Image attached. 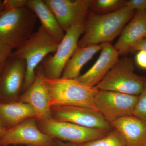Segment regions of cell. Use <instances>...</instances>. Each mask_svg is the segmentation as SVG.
<instances>
[{
    "label": "cell",
    "instance_id": "obj_1",
    "mask_svg": "<svg viewBox=\"0 0 146 146\" xmlns=\"http://www.w3.org/2000/svg\"><path fill=\"white\" fill-rule=\"evenodd\" d=\"M135 11L124 7L106 14L89 12L85 21L84 34L78 41V48L110 43L121 33Z\"/></svg>",
    "mask_w": 146,
    "mask_h": 146
},
{
    "label": "cell",
    "instance_id": "obj_2",
    "mask_svg": "<svg viewBox=\"0 0 146 146\" xmlns=\"http://www.w3.org/2000/svg\"><path fill=\"white\" fill-rule=\"evenodd\" d=\"M60 41L50 35L43 27L16 48L11 56L25 60L26 71L23 88L27 90L32 84L39 64L51 53L56 51Z\"/></svg>",
    "mask_w": 146,
    "mask_h": 146
},
{
    "label": "cell",
    "instance_id": "obj_3",
    "mask_svg": "<svg viewBox=\"0 0 146 146\" xmlns=\"http://www.w3.org/2000/svg\"><path fill=\"white\" fill-rule=\"evenodd\" d=\"M51 107L77 106L97 110L94 99L98 90L86 86L76 79L46 78ZM98 111V110H97Z\"/></svg>",
    "mask_w": 146,
    "mask_h": 146
},
{
    "label": "cell",
    "instance_id": "obj_4",
    "mask_svg": "<svg viewBox=\"0 0 146 146\" xmlns=\"http://www.w3.org/2000/svg\"><path fill=\"white\" fill-rule=\"evenodd\" d=\"M36 18L27 7L3 11L0 15V41L16 49L33 33Z\"/></svg>",
    "mask_w": 146,
    "mask_h": 146
},
{
    "label": "cell",
    "instance_id": "obj_5",
    "mask_svg": "<svg viewBox=\"0 0 146 146\" xmlns=\"http://www.w3.org/2000/svg\"><path fill=\"white\" fill-rule=\"evenodd\" d=\"M134 70L132 58L125 57L119 59L95 87L99 90L138 96L145 87L146 78L136 74Z\"/></svg>",
    "mask_w": 146,
    "mask_h": 146
},
{
    "label": "cell",
    "instance_id": "obj_6",
    "mask_svg": "<svg viewBox=\"0 0 146 146\" xmlns=\"http://www.w3.org/2000/svg\"><path fill=\"white\" fill-rule=\"evenodd\" d=\"M85 23L73 26L65 32V35L53 55L46 57L42 65L49 78L61 77L65 66L78 48L80 36L84 32Z\"/></svg>",
    "mask_w": 146,
    "mask_h": 146
},
{
    "label": "cell",
    "instance_id": "obj_7",
    "mask_svg": "<svg viewBox=\"0 0 146 146\" xmlns=\"http://www.w3.org/2000/svg\"><path fill=\"white\" fill-rule=\"evenodd\" d=\"M138 97L98 90L94 97V104L97 110L110 124L120 118L133 115Z\"/></svg>",
    "mask_w": 146,
    "mask_h": 146
},
{
    "label": "cell",
    "instance_id": "obj_8",
    "mask_svg": "<svg viewBox=\"0 0 146 146\" xmlns=\"http://www.w3.org/2000/svg\"><path fill=\"white\" fill-rule=\"evenodd\" d=\"M42 128L45 133L51 137L77 145L102 138L110 131L84 127L52 118L43 121Z\"/></svg>",
    "mask_w": 146,
    "mask_h": 146
},
{
    "label": "cell",
    "instance_id": "obj_9",
    "mask_svg": "<svg viewBox=\"0 0 146 146\" xmlns=\"http://www.w3.org/2000/svg\"><path fill=\"white\" fill-rule=\"evenodd\" d=\"M55 119L75 124L84 127L112 130V126L100 113L91 108L77 106H63L51 108Z\"/></svg>",
    "mask_w": 146,
    "mask_h": 146
},
{
    "label": "cell",
    "instance_id": "obj_10",
    "mask_svg": "<svg viewBox=\"0 0 146 146\" xmlns=\"http://www.w3.org/2000/svg\"><path fill=\"white\" fill-rule=\"evenodd\" d=\"M64 31L84 24L89 13L90 0H44Z\"/></svg>",
    "mask_w": 146,
    "mask_h": 146
},
{
    "label": "cell",
    "instance_id": "obj_11",
    "mask_svg": "<svg viewBox=\"0 0 146 146\" xmlns=\"http://www.w3.org/2000/svg\"><path fill=\"white\" fill-rule=\"evenodd\" d=\"M52 137L38 129L35 120L28 119L5 130L0 138V145L25 144L34 146H50Z\"/></svg>",
    "mask_w": 146,
    "mask_h": 146
},
{
    "label": "cell",
    "instance_id": "obj_12",
    "mask_svg": "<svg viewBox=\"0 0 146 146\" xmlns=\"http://www.w3.org/2000/svg\"><path fill=\"white\" fill-rule=\"evenodd\" d=\"M46 76L42 65L36 70L35 80L21 97V101L29 104L34 110L36 117L42 120L51 118L50 96Z\"/></svg>",
    "mask_w": 146,
    "mask_h": 146
},
{
    "label": "cell",
    "instance_id": "obj_13",
    "mask_svg": "<svg viewBox=\"0 0 146 146\" xmlns=\"http://www.w3.org/2000/svg\"><path fill=\"white\" fill-rule=\"evenodd\" d=\"M0 77V94L7 98L16 97L23 87L26 64L25 60L10 56L3 63Z\"/></svg>",
    "mask_w": 146,
    "mask_h": 146
},
{
    "label": "cell",
    "instance_id": "obj_14",
    "mask_svg": "<svg viewBox=\"0 0 146 146\" xmlns=\"http://www.w3.org/2000/svg\"><path fill=\"white\" fill-rule=\"evenodd\" d=\"M101 52L94 65L76 78L89 87H95L107 74L119 60V54L110 43L101 44Z\"/></svg>",
    "mask_w": 146,
    "mask_h": 146
},
{
    "label": "cell",
    "instance_id": "obj_15",
    "mask_svg": "<svg viewBox=\"0 0 146 146\" xmlns=\"http://www.w3.org/2000/svg\"><path fill=\"white\" fill-rule=\"evenodd\" d=\"M114 46L119 54L129 52L133 46L146 38V10L136 11Z\"/></svg>",
    "mask_w": 146,
    "mask_h": 146
},
{
    "label": "cell",
    "instance_id": "obj_16",
    "mask_svg": "<svg viewBox=\"0 0 146 146\" xmlns=\"http://www.w3.org/2000/svg\"><path fill=\"white\" fill-rule=\"evenodd\" d=\"M119 133L126 146H146V121L133 115L110 123Z\"/></svg>",
    "mask_w": 146,
    "mask_h": 146
},
{
    "label": "cell",
    "instance_id": "obj_17",
    "mask_svg": "<svg viewBox=\"0 0 146 146\" xmlns=\"http://www.w3.org/2000/svg\"><path fill=\"white\" fill-rule=\"evenodd\" d=\"M27 7L34 12L40 20L42 26L50 35L58 41H62L65 31L44 0H28Z\"/></svg>",
    "mask_w": 146,
    "mask_h": 146
},
{
    "label": "cell",
    "instance_id": "obj_18",
    "mask_svg": "<svg viewBox=\"0 0 146 146\" xmlns=\"http://www.w3.org/2000/svg\"><path fill=\"white\" fill-rule=\"evenodd\" d=\"M35 117L34 110L28 104L21 101L0 103V121L2 125L12 127Z\"/></svg>",
    "mask_w": 146,
    "mask_h": 146
},
{
    "label": "cell",
    "instance_id": "obj_19",
    "mask_svg": "<svg viewBox=\"0 0 146 146\" xmlns=\"http://www.w3.org/2000/svg\"><path fill=\"white\" fill-rule=\"evenodd\" d=\"M101 49L100 44L78 48L65 66L61 78L67 79L77 78L84 65Z\"/></svg>",
    "mask_w": 146,
    "mask_h": 146
},
{
    "label": "cell",
    "instance_id": "obj_20",
    "mask_svg": "<svg viewBox=\"0 0 146 146\" xmlns=\"http://www.w3.org/2000/svg\"><path fill=\"white\" fill-rule=\"evenodd\" d=\"M125 2L123 0H93L91 1L89 9L96 14L111 13L124 7Z\"/></svg>",
    "mask_w": 146,
    "mask_h": 146
},
{
    "label": "cell",
    "instance_id": "obj_21",
    "mask_svg": "<svg viewBox=\"0 0 146 146\" xmlns=\"http://www.w3.org/2000/svg\"><path fill=\"white\" fill-rule=\"evenodd\" d=\"M78 146H126L119 133L114 129L106 136Z\"/></svg>",
    "mask_w": 146,
    "mask_h": 146
},
{
    "label": "cell",
    "instance_id": "obj_22",
    "mask_svg": "<svg viewBox=\"0 0 146 146\" xmlns=\"http://www.w3.org/2000/svg\"><path fill=\"white\" fill-rule=\"evenodd\" d=\"M133 115L146 121V82L143 91L138 96Z\"/></svg>",
    "mask_w": 146,
    "mask_h": 146
},
{
    "label": "cell",
    "instance_id": "obj_23",
    "mask_svg": "<svg viewBox=\"0 0 146 146\" xmlns=\"http://www.w3.org/2000/svg\"><path fill=\"white\" fill-rule=\"evenodd\" d=\"M28 0H5L3 1V11L27 7Z\"/></svg>",
    "mask_w": 146,
    "mask_h": 146
},
{
    "label": "cell",
    "instance_id": "obj_24",
    "mask_svg": "<svg viewBox=\"0 0 146 146\" xmlns=\"http://www.w3.org/2000/svg\"><path fill=\"white\" fill-rule=\"evenodd\" d=\"M125 7L133 10H146V0L126 1Z\"/></svg>",
    "mask_w": 146,
    "mask_h": 146
},
{
    "label": "cell",
    "instance_id": "obj_25",
    "mask_svg": "<svg viewBox=\"0 0 146 146\" xmlns=\"http://www.w3.org/2000/svg\"><path fill=\"white\" fill-rule=\"evenodd\" d=\"M12 48L0 41V65L4 63L12 53Z\"/></svg>",
    "mask_w": 146,
    "mask_h": 146
},
{
    "label": "cell",
    "instance_id": "obj_26",
    "mask_svg": "<svg viewBox=\"0 0 146 146\" xmlns=\"http://www.w3.org/2000/svg\"><path fill=\"white\" fill-rule=\"evenodd\" d=\"M135 61L138 67L146 70V52L143 50L138 51L135 56Z\"/></svg>",
    "mask_w": 146,
    "mask_h": 146
},
{
    "label": "cell",
    "instance_id": "obj_27",
    "mask_svg": "<svg viewBox=\"0 0 146 146\" xmlns=\"http://www.w3.org/2000/svg\"><path fill=\"white\" fill-rule=\"evenodd\" d=\"M143 50L146 52V38L136 44L130 49L129 52H133L137 51Z\"/></svg>",
    "mask_w": 146,
    "mask_h": 146
},
{
    "label": "cell",
    "instance_id": "obj_28",
    "mask_svg": "<svg viewBox=\"0 0 146 146\" xmlns=\"http://www.w3.org/2000/svg\"><path fill=\"white\" fill-rule=\"evenodd\" d=\"M57 145L58 146H78L76 144L62 141H58Z\"/></svg>",
    "mask_w": 146,
    "mask_h": 146
},
{
    "label": "cell",
    "instance_id": "obj_29",
    "mask_svg": "<svg viewBox=\"0 0 146 146\" xmlns=\"http://www.w3.org/2000/svg\"><path fill=\"white\" fill-rule=\"evenodd\" d=\"M5 130V129L3 127V125L1 123L0 121V138L2 136Z\"/></svg>",
    "mask_w": 146,
    "mask_h": 146
},
{
    "label": "cell",
    "instance_id": "obj_30",
    "mask_svg": "<svg viewBox=\"0 0 146 146\" xmlns=\"http://www.w3.org/2000/svg\"><path fill=\"white\" fill-rule=\"evenodd\" d=\"M2 2L3 1L0 0V15H1L3 11L2 6Z\"/></svg>",
    "mask_w": 146,
    "mask_h": 146
},
{
    "label": "cell",
    "instance_id": "obj_31",
    "mask_svg": "<svg viewBox=\"0 0 146 146\" xmlns=\"http://www.w3.org/2000/svg\"><path fill=\"white\" fill-rule=\"evenodd\" d=\"M3 64V63L2 64H1V65H0V70H1V68L2 67Z\"/></svg>",
    "mask_w": 146,
    "mask_h": 146
},
{
    "label": "cell",
    "instance_id": "obj_32",
    "mask_svg": "<svg viewBox=\"0 0 146 146\" xmlns=\"http://www.w3.org/2000/svg\"><path fill=\"white\" fill-rule=\"evenodd\" d=\"M0 146H11L10 145H7V146H5V145H0Z\"/></svg>",
    "mask_w": 146,
    "mask_h": 146
},
{
    "label": "cell",
    "instance_id": "obj_33",
    "mask_svg": "<svg viewBox=\"0 0 146 146\" xmlns=\"http://www.w3.org/2000/svg\"></svg>",
    "mask_w": 146,
    "mask_h": 146
}]
</instances>
